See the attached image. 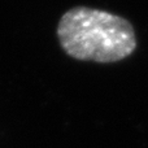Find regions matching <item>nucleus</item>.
Listing matches in <instances>:
<instances>
[{
    "label": "nucleus",
    "instance_id": "obj_1",
    "mask_svg": "<svg viewBox=\"0 0 148 148\" xmlns=\"http://www.w3.org/2000/svg\"><path fill=\"white\" fill-rule=\"evenodd\" d=\"M57 38L70 57L100 64L121 61L136 48L135 31L126 18L87 7L62 14Z\"/></svg>",
    "mask_w": 148,
    "mask_h": 148
}]
</instances>
